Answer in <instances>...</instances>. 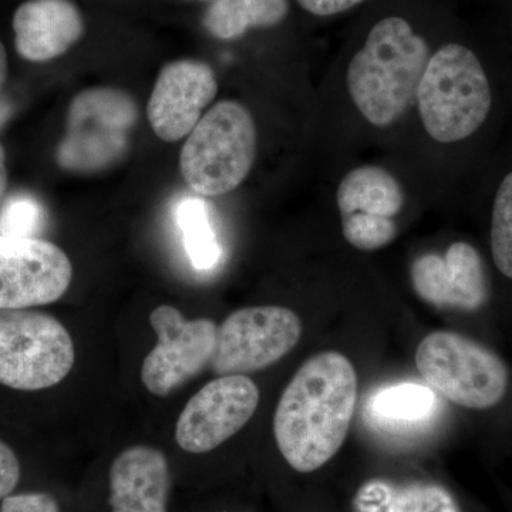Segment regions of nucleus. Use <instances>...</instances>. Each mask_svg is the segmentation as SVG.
Listing matches in <instances>:
<instances>
[{
    "instance_id": "nucleus-25",
    "label": "nucleus",
    "mask_w": 512,
    "mask_h": 512,
    "mask_svg": "<svg viewBox=\"0 0 512 512\" xmlns=\"http://www.w3.org/2000/svg\"><path fill=\"white\" fill-rule=\"evenodd\" d=\"M295 2L302 12L312 18L330 19L360 8L367 0H295Z\"/></svg>"
},
{
    "instance_id": "nucleus-3",
    "label": "nucleus",
    "mask_w": 512,
    "mask_h": 512,
    "mask_svg": "<svg viewBox=\"0 0 512 512\" xmlns=\"http://www.w3.org/2000/svg\"><path fill=\"white\" fill-rule=\"evenodd\" d=\"M416 100L427 134L441 144L473 136L493 106L490 82L480 59L470 47L454 42L431 53Z\"/></svg>"
},
{
    "instance_id": "nucleus-18",
    "label": "nucleus",
    "mask_w": 512,
    "mask_h": 512,
    "mask_svg": "<svg viewBox=\"0 0 512 512\" xmlns=\"http://www.w3.org/2000/svg\"><path fill=\"white\" fill-rule=\"evenodd\" d=\"M355 512H461L453 495L434 483L370 480L357 490Z\"/></svg>"
},
{
    "instance_id": "nucleus-16",
    "label": "nucleus",
    "mask_w": 512,
    "mask_h": 512,
    "mask_svg": "<svg viewBox=\"0 0 512 512\" xmlns=\"http://www.w3.org/2000/svg\"><path fill=\"white\" fill-rule=\"evenodd\" d=\"M292 0H214L201 13V28L212 39L235 42L249 33L284 25Z\"/></svg>"
},
{
    "instance_id": "nucleus-15",
    "label": "nucleus",
    "mask_w": 512,
    "mask_h": 512,
    "mask_svg": "<svg viewBox=\"0 0 512 512\" xmlns=\"http://www.w3.org/2000/svg\"><path fill=\"white\" fill-rule=\"evenodd\" d=\"M109 484L111 512H168L170 464L157 448L121 451L111 464Z\"/></svg>"
},
{
    "instance_id": "nucleus-28",
    "label": "nucleus",
    "mask_w": 512,
    "mask_h": 512,
    "mask_svg": "<svg viewBox=\"0 0 512 512\" xmlns=\"http://www.w3.org/2000/svg\"><path fill=\"white\" fill-rule=\"evenodd\" d=\"M8 77V53H6L5 45L0 42V89Z\"/></svg>"
},
{
    "instance_id": "nucleus-24",
    "label": "nucleus",
    "mask_w": 512,
    "mask_h": 512,
    "mask_svg": "<svg viewBox=\"0 0 512 512\" xmlns=\"http://www.w3.org/2000/svg\"><path fill=\"white\" fill-rule=\"evenodd\" d=\"M0 512H60V507L47 493L10 494L3 498Z\"/></svg>"
},
{
    "instance_id": "nucleus-11",
    "label": "nucleus",
    "mask_w": 512,
    "mask_h": 512,
    "mask_svg": "<svg viewBox=\"0 0 512 512\" xmlns=\"http://www.w3.org/2000/svg\"><path fill=\"white\" fill-rule=\"evenodd\" d=\"M72 278L69 256L52 242L0 235V309L59 301Z\"/></svg>"
},
{
    "instance_id": "nucleus-13",
    "label": "nucleus",
    "mask_w": 512,
    "mask_h": 512,
    "mask_svg": "<svg viewBox=\"0 0 512 512\" xmlns=\"http://www.w3.org/2000/svg\"><path fill=\"white\" fill-rule=\"evenodd\" d=\"M410 278L417 295L440 308L477 311L488 299L483 261L467 242H454L446 255L419 256L410 268Z\"/></svg>"
},
{
    "instance_id": "nucleus-26",
    "label": "nucleus",
    "mask_w": 512,
    "mask_h": 512,
    "mask_svg": "<svg viewBox=\"0 0 512 512\" xmlns=\"http://www.w3.org/2000/svg\"><path fill=\"white\" fill-rule=\"evenodd\" d=\"M20 463L15 451L0 441V501L13 493L20 480Z\"/></svg>"
},
{
    "instance_id": "nucleus-20",
    "label": "nucleus",
    "mask_w": 512,
    "mask_h": 512,
    "mask_svg": "<svg viewBox=\"0 0 512 512\" xmlns=\"http://www.w3.org/2000/svg\"><path fill=\"white\" fill-rule=\"evenodd\" d=\"M177 222L194 268L200 271L214 268L220 262L222 251L205 202L200 198H185L178 204Z\"/></svg>"
},
{
    "instance_id": "nucleus-9",
    "label": "nucleus",
    "mask_w": 512,
    "mask_h": 512,
    "mask_svg": "<svg viewBox=\"0 0 512 512\" xmlns=\"http://www.w3.org/2000/svg\"><path fill=\"white\" fill-rule=\"evenodd\" d=\"M148 319L158 340L144 359L141 380L154 396L167 397L211 365L218 326L210 319L188 320L171 305L157 306Z\"/></svg>"
},
{
    "instance_id": "nucleus-8",
    "label": "nucleus",
    "mask_w": 512,
    "mask_h": 512,
    "mask_svg": "<svg viewBox=\"0 0 512 512\" xmlns=\"http://www.w3.org/2000/svg\"><path fill=\"white\" fill-rule=\"evenodd\" d=\"M301 335V319L284 306L239 309L218 326L210 366L220 376L258 372L288 355Z\"/></svg>"
},
{
    "instance_id": "nucleus-12",
    "label": "nucleus",
    "mask_w": 512,
    "mask_h": 512,
    "mask_svg": "<svg viewBox=\"0 0 512 512\" xmlns=\"http://www.w3.org/2000/svg\"><path fill=\"white\" fill-rule=\"evenodd\" d=\"M217 93V74L210 64L197 59L165 64L148 100L151 128L165 143L181 140L194 130Z\"/></svg>"
},
{
    "instance_id": "nucleus-4",
    "label": "nucleus",
    "mask_w": 512,
    "mask_h": 512,
    "mask_svg": "<svg viewBox=\"0 0 512 512\" xmlns=\"http://www.w3.org/2000/svg\"><path fill=\"white\" fill-rule=\"evenodd\" d=\"M258 147L254 117L234 100L215 104L188 134L180 170L192 191L220 197L234 191L251 173Z\"/></svg>"
},
{
    "instance_id": "nucleus-2",
    "label": "nucleus",
    "mask_w": 512,
    "mask_h": 512,
    "mask_svg": "<svg viewBox=\"0 0 512 512\" xmlns=\"http://www.w3.org/2000/svg\"><path fill=\"white\" fill-rule=\"evenodd\" d=\"M427 37L399 13L376 19L350 57L346 84L357 110L375 127H389L416 100L431 56Z\"/></svg>"
},
{
    "instance_id": "nucleus-22",
    "label": "nucleus",
    "mask_w": 512,
    "mask_h": 512,
    "mask_svg": "<svg viewBox=\"0 0 512 512\" xmlns=\"http://www.w3.org/2000/svg\"><path fill=\"white\" fill-rule=\"evenodd\" d=\"M343 237L352 247L360 251H377L392 244L397 237V222L394 218L367 217L352 214L340 217Z\"/></svg>"
},
{
    "instance_id": "nucleus-17",
    "label": "nucleus",
    "mask_w": 512,
    "mask_h": 512,
    "mask_svg": "<svg viewBox=\"0 0 512 512\" xmlns=\"http://www.w3.org/2000/svg\"><path fill=\"white\" fill-rule=\"evenodd\" d=\"M336 201L340 217L359 214L396 220L403 208L404 194L399 180L389 171L363 165L340 180Z\"/></svg>"
},
{
    "instance_id": "nucleus-10",
    "label": "nucleus",
    "mask_w": 512,
    "mask_h": 512,
    "mask_svg": "<svg viewBox=\"0 0 512 512\" xmlns=\"http://www.w3.org/2000/svg\"><path fill=\"white\" fill-rule=\"evenodd\" d=\"M258 404V386L248 376L217 377L185 404L175 427V440L187 453H210L252 419Z\"/></svg>"
},
{
    "instance_id": "nucleus-19",
    "label": "nucleus",
    "mask_w": 512,
    "mask_h": 512,
    "mask_svg": "<svg viewBox=\"0 0 512 512\" xmlns=\"http://www.w3.org/2000/svg\"><path fill=\"white\" fill-rule=\"evenodd\" d=\"M437 396L430 387L416 383L384 387L369 403L370 417L383 429L409 430L433 419Z\"/></svg>"
},
{
    "instance_id": "nucleus-23",
    "label": "nucleus",
    "mask_w": 512,
    "mask_h": 512,
    "mask_svg": "<svg viewBox=\"0 0 512 512\" xmlns=\"http://www.w3.org/2000/svg\"><path fill=\"white\" fill-rule=\"evenodd\" d=\"M45 227V210L30 195L10 198L0 210V235L36 238Z\"/></svg>"
},
{
    "instance_id": "nucleus-6",
    "label": "nucleus",
    "mask_w": 512,
    "mask_h": 512,
    "mask_svg": "<svg viewBox=\"0 0 512 512\" xmlns=\"http://www.w3.org/2000/svg\"><path fill=\"white\" fill-rule=\"evenodd\" d=\"M76 349L69 330L47 313L0 309V384L22 392L56 386L69 376Z\"/></svg>"
},
{
    "instance_id": "nucleus-27",
    "label": "nucleus",
    "mask_w": 512,
    "mask_h": 512,
    "mask_svg": "<svg viewBox=\"0 0 512 512\" xmlns=\"http://www.w3.org/2000/svg\"><path fill=\"white\" fill-rule=\"evenodd\" d=\"M6 185H8V170H6V154L3 150L2 144H0V198L3 197L6 191Z\"/></svg>"
},
{
    "instance_id": "nucleus-7",
    "label": "nucleus",
    "mask_w": 512,
    "mask_h": 512,
    "mask_svg": "<svg viewBox=\"0 0 512 512\" xmlns=\"http://www.w3.org/2000/svg\"><path fill=\"white\" fill-rule=\"evenodd\" d=\"M416 365L430 387L466 409H490L507 393L503 360L460 333L440 330L427 335L417 346Z\"/></svg>"
},
{
    "instance_id": "nucleus-29",
    "label": "nucleus",
    "mask_w": 512,
    "mask_h": 512,
    "mask_svg": "<svg viewBox=\"0 0 512 512\" xmlns=\"http://www.w3.org/2000/svg\"><path fill=\"white\" fill-rule=\"evenodd\" d=\"M10 114H12V106L5 97H0V127L9 120Z\"/></svg>"
},
{
    "instance_id": "nucleus-1",
    "label": "nucleus",
    "mask_w": 512,
    "mask_h": 512,
    "mask_svg": "<svg viewBox=\"0 0 512 512\" xmlns=\"http://www.w3.org/2000/svg\"><path fill=\"white\" fill-rule=\"evenodd\" d=\"M357 399V375L339 352L306 360L285 387L274 417L276 444L289 466L312 473L345 443Z\"/></svg>"
},
{
    "instance_id": "nucleus-14",
    "label": "nucleus",
    "mask_w": 512,
    "mask_h": 512,
    "mask_svg": "<svg viewBox=\"0 0 512 512\" xmlns=\"http://www.w3.org/2000/svg\"><path fill=\"white\" fill-rule=\"evenodd\" d=\"M12 29L18 55L46 63L82 45L89 19L79 0H25L13 13Z\"/></svg>"
},
{
    "instance_id": "nucleus-21",
    "label": "nucleus",
    "mask_w": 512,
    "mask_h": 512,
    "mask_svg": "<svg viewBox=\"0 0 512 512\" xmlns=\"http://www.w3.org/2000/svg\"><path fill=\"white\" fill-rule=\"evenodd\" d=\"M490 242L495 266L512 279V171L501 181L495 195Z\"/></svg>"
},
{
    "instance_id": "nucleus-5",
    "label": "nucleus",
    "mask_w": 512,
    "mask_h": 512,
    "mask_svg": "<svg viewBox=\"0 0 512 512\" xmlns=\"http://www.w3.org/2000/svg\"><path fill=\"white\" fill-rule=\"evenodd\" d=\"M137 120L136 100L124 90L93 87L76 94L57 148V164L73 173L106 170L126 154Z\"/></svg>"
}]
</instances>
